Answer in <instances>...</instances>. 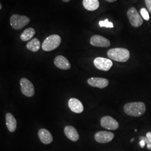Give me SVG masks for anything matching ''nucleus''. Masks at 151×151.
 <instances>
[{"label": "nucleus", "mask_w": 151, "mask_h": 151, "mask_svg": "<svg viewBox=\"0 0 151 151\" xmlns=\"http://www.w3.org/2000/svg\"><path fill=\"white\" fill-rule=\"evenodd\" d=\"M146 110V105L142 102L127 103L124 106L125 113L131 116H140L145 114Z\"/></svg>", "instance_id": "f257e3e1"}, {"label": "nucleus", "mask_w": 151, "mask_h": 151, "mask_svg": "<svg viewBox=\"0 0 151 151\" xmlns=\"http://www.w3.org/2000/svg\"><path fill=\"white\" fill-rule=\"evenodd\" d=\"M107 55L110 59L119 62H125L130 58L129 51L127 49L122 48L109 49Z\"/></svg>", "instance_id": "f03ea898"}, {"label": "nucleus", "mask_w": 151, "mask_h": 151, "mask_svg": "<svg viewBox=\"0 0 151 151\" xmlns=\"http://www.w3.org/2000/svg\"><path fill=\"white\" fill-rule=\"evenodd\" d=\"M61 43V38L57 34L51 35L46 38L42 44V47L44 51L49 52L57 48Z\"/></svg>", "instance_id": "7ed1b4c3"}, {"label": "nucleus", "mask_w": 151, "mask_h": 151, "mask_svg": "<svg viewBox=\"0 0 151 151\" xmlns=\"http://www.w3.org/2000/svg\"><path fill=\"white\" fill-rule=\"evenodd\" d=\"M30 19L26 16L14 14L11 16L10 19V22L12 28L17 30L27 25L30 22Z\"/></svg>", "instance_id": "20e7f679"}, {"label": "nucleus", "mask_w": 151, "mask_h": 151, "mask_svg": "<svg viewBox=\"0 0 151 151\" xmlns=\"http://www.w3.org/2000/svg\"><path fill=\"white\" fill-rule=\"evenodd\" d=\"M127 16L130 24L133 27H138L143 24V19L134 7H132L127 12Z\"/></svg>", "instance_id": "39448f33"}, {"label": "nucleus", "mask_w": 151, "mask_h": 151, "mask_svg": "<svg viewBox=\"0 0 151 151\" xmlns=\"http://www.w3.org/2000/svg\"><path fill=\"white\" fill-rule=\"evenodd\" d=\"M20 84L23 95L27 97H32L34 95V87L31 81L26 78H22L20 81Z\"/></svg>", "instance_id": "423d86ee"}, {"label": "nucleus", "mask_w": 151, "mask_h": 151, "mask_svg": "<svg viewBox=\"0 0 151 151\" xmlns=\"http://www.w3.org/2000/svg\"><path fill=\"white\" fill-rule=\"evenodd\" d=\"M93 64L98 70L108 71L113 66V62L110 59L103 57H97L93 60Z\"/></svg>", "instance_id": "0eeeda50"}, {"label": "nucleus", "mask_w": 151, "mask_h": 151, "mask_svg": "<svg viewBox=\"0 0 151 151\" xmlns=\"http://www.w3.org/2000/svg\"><path fill=\"white\" fill-rule=\"evenodd\" d=\"M100 124L102 127L106 129L114 130L117 129L119 127L118 122L109 116L103 117L100 120Z\"/></svg>", "instance_id": "6e6552de"}, {"label": "nucleus", "mask_w": 151, "mask_h": 151, "mask_svg": "<svg viewBox=\"0 0 151 151\" xmlns=\"http://www.w3.org/2000/svg\"><path fill=\"white\" fill-rule=\"evenodd\" d=\"M114 138V133L108 131H100L95 135V139L100 143H109L113 140Z\"/></svg>", "instance_id": "1a4fd4ad"}, {"label": "nucleus", "mask_w": 151, "mask_h": 151, "mask_svg": "<svg viewBox=\"0 0 151 151\" xmlns=\"http://www.w3.org/2000/svg\"><path fill=\"white\" fill-rule=\"evenodd\" d=\"M90 44L97 47L107 48L110 45V42L108 39L99 35H95L92 37L90 39Z\"/></svg>", "instance_id": "9d476101"}, {"label": "nucleus", "mask_w": 151, "mask_h": 151, "mask_svg": "<svg viewBox=\"0 0 151 151\" xmlns=\"http://www.w3.org/2000/svg\"><path fill=\"white\" fill-rule=\"evenodd\" d=\"M87 83L91 86L104 88L109 85V81L106 78L100 77H91L87 80Z\"/></svg>", "instance_id": "9b49d317"}, {"label": "nucleus", "mask_w": 151, "mask_h": 151, "mask_svg": "<svg viewBox=\"0 0 151 151\" xmlns=\"http://www.w3.org/2000/svg\"><path fill=\"white\" fill-rule=\"evenodd\" d=\"M54 63L55 65L60 70H67L70 69V62L63 55L57 56L54 59Z\"/></svg>", "instance_id": "f8f14e48"}, {"label": "nucleus", "mask_w": 151, "mask_h": 151, "mask_svg": "<svg viewBox=\"0 0 151 151\" xmlns=\"http://www.w3.org/2000/svg\"><path fill=\"white\" fill-rule=\"evenodd\" d=\"M68 106L70 110L75 113H81L84 110L83 104L79 100L75 98H71L69 100Z\"/></svg>", "instance_id": "ddd939ff"}, {"label": "nucleus", "mask_w": 151, "mask_h": 151, "mask_svg": "<svg viewBox=\"0 0 151 151\" xmlns=\"http://www.w3.org/2000/svg\"><path fill=\"white\" fill-rule=\"evenodd\" d=\"M38 137L40 141L45 145H49L53 141V136L48 130L40 129L38 132Z\"/></svg>", "instance_id": "4468645a"}, {"label": "nucleus", "mask_w": 151, "mask_h": 151, "mask_svg": "<svg viewBox=\"0 0 151 151\" xmlns=\"http://www.w3.org/2000/svg\"><path fill=\"white\" fill-rule=\"evenodd\" d=\"M65 135L70 139L73 142H76L79 139V134L73 127L68 125L65 128Z\"/></svg>", "instance_id": "2eb2a0df"}, {"label": "nucleus", "mask_w": 151, "mask_h": 151, "mask_svg": "<svg viewBox=\"0 0 151 151\" xmlns=\"http://www.w3.org/2000/svg\"><path fill=\"white\" fill-rule=\"evenodd\" d=\"M6 124L10 132H14L16 130L17 122L12 114L9 113L6 114Z\"/></svg>", "instance_id": "dca6fc26"}, {"label": "nucleus", "mask_w": 151, "mask_h": 151, "mask_svg": "<svg viewBox=\"0 0 151 151\" xmlns=\"http://www.w3.org/2000/svg\"><path fill=\"white\" fill-rule=\"evenodd\" d=\"M83 6L88 11H95L99 7L100 3L98 0H83Z\"/></svg>", "instance_id": "f3484780"}, {"label": "nucleus", "mask_w": 151, "mask_h": 151, "mask_svg": "<svg viewBox=\"0 0 151 151\" xmlns=\"http://www.w3.org/2000/svg\"><path fill=\"white\" fill-rule=\"evenodd\" d=\"M40 45H41V44L38 39L34 38L27 43V48L28 50L32 52H37L40 48Z\"/></svg>", "instance_id": "a211bd4d"}, {"label": "nucleus", "mask_w": 151, "mask_h": 151, "mask_svg": "<svg viewBox=\"0 0 151 151\" xmlns=\"http://www.w3.org/2000/svg\"><path fill=\"white\" fill-rule=\"evenodd\" d=\"M35 34V31L32 27L26 29L20 35L21 40L24 42H27L30 40Z\"/></svg>", "instance_id": "6ab92c4d"}, {"label": "nucleus", "mask_w": 151, "mask_h": 151, "mask_svg": "<svg viewBox=\"0 0 151 151\" xmlns=\"http://www.w3.org/2000/svg\"><path fill=\"white\" fill-rule=\"evenodd\" d=\"M140 140H144L145 141L147 148L150 150H151V132H149L146 134V137L140 136L139 137Z\"/></svg>", "instance_id": "aec40b11"}, {"label": "nucleus", "mask_w": 151, "mask_h": 151, "mask_svg": "<svg viewBox=\"0 0 151 151\" xmlns=\"http://www.w3.org/2000/svg\"><path fill=\"white\" fill-rule=\"evenodd\" d=\"M99 25L101 27H110V28H113L114 27V24L111 22L109 21L108 19H105V20L103 21H100L99 22Z\"/></svg>", "instance_id": "412c9836"}, {"label": "nucleus", "mask_w": 151, "mask_h": 151, "mask_svg": "<svg viewBox=\"0 0 151 151\" xmlns=\"http://www.w3.org/2000/svg\"><path fill=\"white\" fill-rule=\"evenodd\" d=\"M140 15L146 21H148L150 20V15L148 11L146 10L145 8H142L140 10Z\"/></svg>", "instance_id": "4be33fe9"}, {"label": "nucleus", "mask_w": 151, "mask_h": 151, "mask_svg": "<svg viewBox=\"0 0 151 151\" xmlns=\"http://www.w3.org/2000/svg\"><path fill=\"white\" fill-rule=\"evenodd\" d=\"M145 3L148 10L151 14V0H145Z\"/></svg>", "instance_id": "5701e85b"}, {"label": "nucleus", "mask_w": 151, "mask_h": 151, "mask_svg": "<svg viewBox=\"0 0 151 151\" xmlns=\"http://www.w3.org/2000/svg\"><path fill=\"white\" fill-rule=\"evenodd\" d=\"M146 142L144 140H140V142L139 143V145L141 148H144L145 146L146 145Z\"/></svg>", "instance_id": "b1692460"}, {"label": "nucleus", "mask_w": 151, "mask_h": 151, "mask_svg": "<svg viewBox=\"0 0 151 151\" xmlns=\"http://www.w3.org/2000/svg\"><path fill=\"white\" fill-rule=\"evenodd\" d=\"M105 1L109 2H115L116 0H105Z\"/></svg>", "instance_id": "393cba45"}, {"label": "nucleus", "mask_w": 151, "mask_h": 151, "mask_svg": "<svg viewBox=\"0 0 151 151\" xmlns=\"http://www.w3.org/2000/svg\"><path fill=\"white\" fill-rule=\"evenodd\" d=\"M63 2H69L70 1V0H62Z\"/></svg>", "instance_id": "a878e982"}, {"label": "nucleus", "mask_w": 151, "mask_h": 151, "mask_svg": "<svg viewBox=\"0 0 151 151\" xmlns=\"http://www.w3.org/2000/svg\"><path fill=\"white\" fill-rule=\"evenodd\" d=\"M0 9H1V10L2 9V4H0Z\"/></svg>", "instance_id": "bb28decb"}, {"label": "nucleus", "mask_w": 151, "mask_h": 151, "mask_svg": "<svg viewBox=\"0 0 151 151\" xmlns=\"http://www.w3.org/2000/svg\"><path fill=\"white\" fill-rule=\"evenodd\" d=\"M134 140V138H133V139H132V140H131V142H133Z\"/></svg>", "instance_id": "cd10ccee"}]
</instances>
